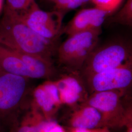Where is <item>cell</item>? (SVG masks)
<instances>
[{"label": "cell", "instance_id": "6da1fadb", "mask_svg": "<svg viewBox=\"0 0 132 132\" xmlns=\"http://www.w3.org/2000/svg\"><path fill=\"white\" fill-rule=\"evenodd\" d=\"M0 44L53 64L59 46L57 39L43 38L29 28L17 13L5 9L0 19Z\"/></svg>", "mask_w": 132, "mask_h": 132}, {"label": "cell", "instance_id": "7a4b0ae2", "mask_svg": "<svg viewBox=\"0 0 132 132\" xmlns=\"http://www.w3.org/2000/svg\"><path fill=\"white\" fill-rule=\"evenodd\" d=\"M29 79L0 69V132H11L19 124Z\"/></svg>", "mask_w": 132, "mask_h": 132}, {"label": "cell", "instance_id": "3957f363", "mask_svg": "<svg viewBox=\"0 0 132 132\" xmlns=\"http://www.w3.org/2000/svg\"><path fill=\"white\" fill-rule=\"evenodd\" d=\"M101 28L76 33L59 46L56 56L59 65L71 72H79L97 47Z\"/></svg>", "mask_w": 132, "mask_h": 132}, {"label": "cell", "instance_id": "277c9868", "mask_svg": "<svg viewBox=\"0 0 132 132\" xmlns=\"http://www.w3.org/2000/svg\"><path fill=\"white\" fill-rule=\"evenodd\" d=\"M132 58L130 44L116 41L95 47L85 61L79 72L85 79L94 74L120 66Z\"/></svg>", "mask_w": 132, "mask_h": 132}, {"label": "cell", "instance_id": "5b68a950", "mask_svg": "<svg viewBox=\"0 0 132 132\" xmlns=\"http://www.w3.org/2000/svg\"><path fill=\"white\" fill-rule=\"evenodd\" d=\"M125 90L92 93L85 104L96 109L102 116V127L126 126L132 121V113L124 110L121 97Z\"/></svg>", "mask_w": 132, "mask_h": 132}, {"label": "cell", "instance_id": "8992f818", "mask_svg": "<svg viewBox=\"0 0 132 132\" xmlns=\"http://www.w3.org/2000/svg\"><path fill=\"white\" fill-rule=\"evenodd\" d=\"M64 14L56 10L51 12L43 11L34 0L26 10L17 15L35 32L43 38L54 40L61 33Z\"/></svg>", "mask_w": 132, "mask_h": 132}, {"label": "cell", "instance_id": "52a82bcc", "mask_svg": "<svg viewBox=\"0 0 132 132\" xmlns=\"http://www.w3.org/2000/svg\"><path fill=\"white\" fill-rule=\"evenodd\" d=\"M92 93L125 90L132 82V58L117 68L94 74L85 79Z\"/></svg>", "mask_w": 132, "mask_h": 132}, {"label": "cell", "instance_id": "ba28073f", "mask_svg": "<svg viewBox=\"0 0 132 132\" xmlns=\"http://www.w3.org/2000/svg\"><path fill=\"white\" fill-rule=\"evenodd\" d=\"M32 109L46 119L52 117L61 105L54 80H47L32 91Z\"/></svg>", "mask_w": 132, "mask_h": 132}, {"label": "cell", "instance_id": "9c48e42d", "mask_svg": "<svg viewBox=\"0 0 132 132\" xmlns=\"http://www.w3.org/2000/svg\"><path fill=\"white\" fill-rule=\"evenodd\" d=\"M61 105L73 106L88 98L83 79L79 72H71L54 80Z\"/></svg>", "mask_w": 132, "mask_h": 132}, {"label": "cell", "instance_id": "30bf717a", "mask_svg": "<svg viewBox=\"0 0 132 132\" xmlns=\"http://www.w3.org/2000/svg\"><path fill=\"white\" fill-rule=\"evenodd\" d=\"M108 15L106 11L96 7L81 10L62 29L61 33L70 36L76 33L100 28Z\"/></svg>", "mask_w": 132, "mask_h": 132}, {"label": "cell", "instance_id": "8fae6325", "mask_svg": "<svg viewBox=\"0 0 132 132\" xmlns=\"http://www.w3.org/2000/svg\"><path fill=\"white\" fill-rule=\"evenodd\" d=\"M70 124L71 127L76 129L102 127V116L96 109L86 104L72 114Z\"/></svg>", "mask_w": 132, "mask_h": 132}, {"label": "cell", "instance_id": "7c38bea8", "mask_svg": "<svg viewBox=\"0 0 132 132\" xmlns=\"http://www.w3.org/2000/svg\"><path fill=\"white\" fill-rule=\"evenodd\" d=\"M0 69L11 74L30 78L24 62L13 50L0 44Z\"/></svg>", "mask_w": 132, "mask_h": 132}, {"label": "cell", "instance_id": "4fadbf2b", "mask_svg": "<svg viewBox=\"0 0 132 132\" xmlns=\"http://www.w3.org/2000/svg\"><path fill=\"white\" fill-rule=\"evenodd\" d=\"M56 123L52 119H46L38 112L32 110L20 121L11 132H48Z\"/></svg>", "mask_w": 132, "mask_h": 132}, {"label": "cell", "instance_id": "5bb4252c", "mask_svg": "<svg viewBox=\"0 0 132 132\" xmlns=\"http://www.w3.org/2000/svg\"><path fill=\"white\" fill-rule=\"evenodd\" d=\"M109 22L131 27L132 26V0H126L122 8L109 19Z\"/></svg>", "mask_w": 132, "mask_h": 132}, {"label": "cell", "instance_id": "9a60e30c", "mask_svg": "<svg viewBox=\"0 0 132 132\" xmlns=\"http://www.w3.org/2000/svg\"><path fill=\"white\" fill-rule=\"evenodd\" d=\"M95 7L106 11L109 14L114 12L121 5L123 0H90Z\"/></svg>", "mask_w": 132, "mask_h": 132}, {"label": "cell", "instance_id": "2e32d148", "mask_svg": "<svg viewBox=\"0 0 132 132\" xmlns=\"http://www.w3.org/2000/svg\"><path fill=\"white\" fill-rule=\"evenodd\" d=\"M32 1L29 0H6L5 10L19 14L26 10Z\"/></svg>", "mask_w": 132, "mask_h": 132}, {"label": "cell", "instance_id": "e0dca14e", "mask_svg": "<svg viewBox=\"0 0 132 132\" xmlns=\"http://www.w3.org/2000/svg\"><path fill=\"white\" fill-rule=\"evenodd\" d=\"M71 1V0H56L54 2L55 9L65 13L66 7Z\"/></svg>", "mask_w": 132, "mask_h": 132}, {"label": "cell", "instance_id": "ac0fdd59", "mask_svg": "<svg viewBox=\"0 0 132 132\" xmlns=\"http://www.w3.org/2000/svg\"><path fill=\"white\" fill-rule=\"evenodd\" d=\"M71 132H110L108 128L106 127L97 128L93 129L72 128Z\"/></svg>", "mask_w": 132, "mask_h": 132}, {"label": "cell", "instance_id": "d6986e66", "mask_svg": "<svg viewBox=\"0 0 132 132\" xmlns=\"http://www.w3.org/2000/svg\"><path fill=\"white\" fill-rule=\"evenodd\" d=\"M127 130L126 132H132V121H130L126 125Z\"/></svg>", "mask_w": 132, "mask_h": 132}, {"label": "cell", "instance_id": "ffe728a7", "mask_svg": "<svg viewBox=\"0 0 132 132\" xmlns=\"http://www.w3.org/2000/svg\"><path fill=\"white\" fill-rule=\"evenodd\" d=\"M90 0H78L79 2H80V3L82 4V5L85 4L87 3L88 2L90 1Z\"/></svg>", "mask_w": 132, "mask_h": 132}, {"label": "cell", "instance_id": "44dd1931", "mask_svg": "<svg viewBox=\"0 0 132 132\" xmlns=\"http://www.w3.org/2000/svg\"><path fill=\"white\" fill-rule=\"evenodd\" d=\"M3 4V0H0V11L2 9Z\"/></svg>", "mask_w": 132, "mask_h": 132}, {"label": "cell", "instance_id": "7402d4cb", "mask_svg": "<svg viewBox=\"0 0 132 132\" xmlns=\"http://www.w3.org/2000/svg\"><path fill=\"white\" fill-rule=\"evenodd\" d=\"M48 1H51V2H52L53 3H54V2H55V1L56 0H48Z\"/></svg>", "mask_w": 132, "mask_h": 132}, {"label": "cell", "instance_id": "603a6c76", "mask_svg": "<svg viewBox=\"0 0 132 132\" xmlns=\"http://www.w3.org/2000/svg\"><path fill=\"white\" fill-rule=\"evenodd\" d=\"M29 1H32L33 0H29Z\"/></svg>", "mask_w": 132, "mask_h": 132}]
</instances>
